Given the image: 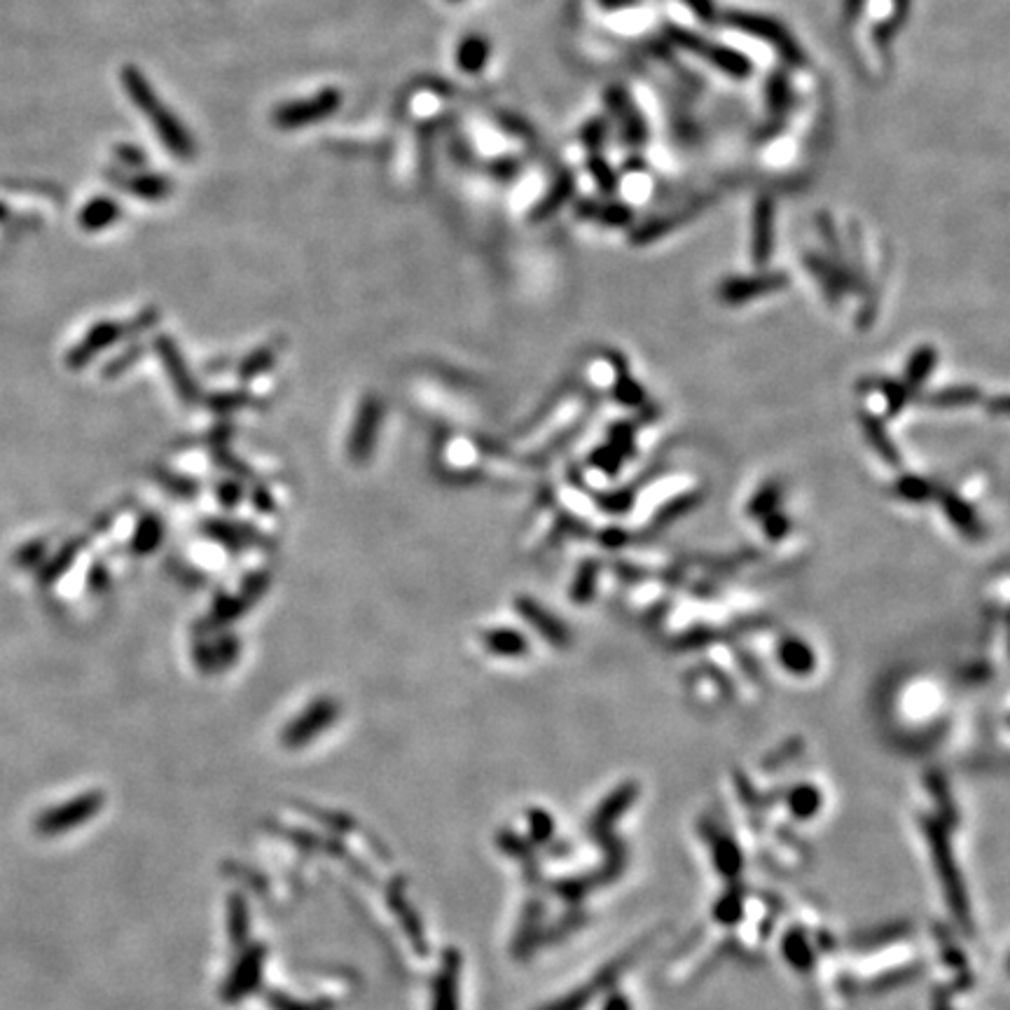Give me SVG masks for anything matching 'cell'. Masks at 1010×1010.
I'll list each match as a JSON object with an SVG mask.
<instances>
[{"mask_svg":"<svg viewBox=\"0 0 1010 1010\" xmlns=\"http://www.w3.org/2000/svg\"><path fill=\"white\" fill-rule=\"evenodd\" d=\"M122 85L131 103H134V106L143 113L145 120L155 127L157 138L164 143V148L169 150L171 155L183 159V162H188V159L197 155L195 138H192L190 131L185 129V124L174 115V110L159 99L157 89L150 85L148 78H145L136 66L122 68Z\"/></svg>","mask_w":1010,"mask_h":1010,"instance_id":"obj_1","label":"cell"},{"mask_svg":"<svg viewBox=\"0 0 1010 1010\" xmlns=\"http://www.w3.org/2000/svg\"><path fill=\"white\" fill-rule=\"evenodd\" d=\"M725 24L732 26V29L751 33L765 43H770L774 50L781 54V59L786 61L788 66L802 68L807 64V54L802 52V47L795 43V38L788 33L784 24H779L777 19L765 17V15H753V12H728L725 15Z\"/></svg>","mask_w":1010,"mask_h":1010,"instance_id":"obj_2","label":"cell"},{"mask_svg":"<svg viewBox=\"0 0 1010 1010\" xmlns=\"http://www.w3.org/2000/svg\"><path fill=\"white\" fill-rule=\"evenodd\" d=\"M344 96L340 89L328 87L316 92L309 99H295L288 103H281V106L274 108L272 122L274 127H279L283 131H293L300 127H309V124L328 120L330 115H335L337 110L342 108Z\"/></svg>","mask_w":1010,"mask_h":1010,"instance_id":"obj_3","label":"cell"},{"mask_svg":"<svg viewBox=\"0 0 1010 1010\" xmlns=\"http://www.w3.org/2000/svg\"><path fill=\"white\" fill-rule=\"evenodd\" d=\"M103 809L101 793H82L78 798L66 800L64 805L45 809L43 814L36 816V833L43 837H54L71 833V830L85 826L89 819H94Z\"/></svg>","mask_w":1010,"mask_h":1010,"instance_id":"obj_4","label":"cell"},{"mask_svg":"<svg viewBox=\"0 0 1010 1010\" xmlns=\"http://www.w3.org/2000/svg\"><path fill=\"white\" fill-rule=\"evenodd\" d=\"M788 286V274L781 272H765L753 276H735V279H725L718 288V297L725 304H744L756 300L760 295L777 293Z\"/></svg>","mask_w":1010,"mask_h":1010,"instance_id":"obj_5","label":"cell"},{"mask_svg":"<svg viewBox=\"0 0 1010 1010\" xmlns=\"http://www.w3.org/2000/svg\"><path fill=\"white\" fill-rule=\"evenodd\" d=\"M606 106L611 113L618 117L622 124V136L629 145H643L648 138V124L643 120V115L639 113V108L634 106L629 94L622 87H611L606 94Z\"/></svg>","mask_w":1010,"mask_h":1010,"instance_id":"obj_6","label":"cell"},{"mask_svg":"<svg viewBox=\"0 0 1010 1010\" xmlns=\"http://www.w3.org/2000/svg\"><path fill=\"white\" fill-rule=\"evenodd\" d=\"M753 260L756 265H767L774 253V204L770 197L758 199L753 211Z\"/></svg>","mask_w":1010,"mask_h":1010,"instance_id":"obj_7","label":"cell"},{"mask_svg":"<svg viewBox=\"0 0 1010 1010\" xmlns=\"http://www.w3.org/2000/svg\"><path fill=\"white\" fill-rule=\"evenodd\" d=\"M459 954L447 952L433 982V1010H459Z\"/></svg>","mask_w":1010,"mask_h":1010,"instance_id":"obj_8","label":"cell"},{"mask_svg":"<svg viewBox=\"0 0 1010 1010\" xmlns=\"http://www.w3.org/2000/svg\"><path fill=\"white\" fill-rule=\"evenodd\" d=\"M940 505H943V513L952 522V527H957L966 538L978 541V538L985 536V527H982V520L975 513L973 505L966 503L954 491H940Z\"/></svg>","mask_w":1010,"mask_h":1010,"instance_id":"obj_9","label":"cell"},{"mask_svg":"<svg viewBox=\"0 0 1010 1010\" xmlns=\"http://www.w3.org/2000/svg\"><path fill=\"white\" fill-rule=\"evenodd\" d=\"M517 608H520V613L527 618L531 625H534L538 632H541L545 639H548L552 646H569L571 643V632L566 629L564 622H559L555 615L545 611L543 606H538L534 599H529V597H520L517 599Z\"/></svg>","mask_w":1010,"mask_h":1010,"instance_id":"obj_10","label":"cell"},{"mask_svg":"<svg viewBox=\"0 0 1010 1010\" xmlns=\"http://www.w3.org/2000/svg\"><path fill=\"white\" fill-rule=\"evenodd\" d=\"M262 961H265V952H262L260 947H253V950L239 961V966L234 968V973L230 975V980H227V985L223 989V996L227 1001H239L241 996L251 994V989L258 985L260 980Z\"/></svg>","mask_w":1010,"mask_h":1010,"instance_id":"obj_11","label":"cell"},{"mask_svg":"<svg viewBox=\"0 0 1010 1010\" xmlns=\"http://www.w3.org/2000/svg\"><path fill=\"white\" fill-rule=\"evenodd\" d=\"M697 54H702L709 64H714L718 71L728 73L730 78L744 80V78H749L751 71H753L751 61L746 59L742 52L730 50V47H725V45H716V43H707V40H702Z\"/></svg>","mask_w":1010,"mask_h":1010,"instance_id":"obj_12","label":"cell"},{"mask_svg":"<svg viewBox=\"0 0 1010 1010\" xmlns=\"http://www.w3.org/2000/svg\"><path fill=\"white\" fill-rule=\"evenodd\" d=\"M332 716H335V709H332V704H314L307 714L297 718L295 723H290V728L286 732V744L288 746H300L304 742H309L311 737H316L318 732H321L325 725H328L332 721Z\"/></svg>","mask_w":1010,"mask_h":1010,"instance_id":"obj_13","label":"cell"},{"mask_svg":"<svg viewBox=\"0 0 1010 1010\" xmlns=\"http://www.w3.org/2000/svg\"><path fill=\"white\" fill-rule=\"evenodd\" d=\"M807 267H809V272H812L816 279H819L821 283V288H826V293L833 297V302H835V297L840 295V293H847V290H852V276H849L845 269H842L840 265H833V262H828L823 255H814V253H809L807 255Z\"/></svg>","mask_w":1010,"mask_h":1010,"instance_id":"obj_14","label":"cell"},{"mask_svg":"<svg viewBox=\"0 0 1010 1010\" xmlns=\"http://www.w3.org/2000/svg\"><path fill=\"white\" fill-rule=\"evenodd\" d=\"M777 655H779L781 667L788 669L795 676L812 674L814 667H816V657H814L812 646H809V643H805V641L795 639V636H788V639L779 643Z\"/></svg>","mask_w":1010,"mask_h":1010,"instance_id":"obj_15","label":"cell"},{"mask_svg":"<svg viewBox=\"0 0 1010 1010\" xmlns=\"http://www.w3.org/2000/svg\"><path fill=\"white\" fill-rule=\"evenodd\" d=\"M489 54H491L489 40L480 36V33H470V36L463 38L459 47H456V64H459L463 73L475 75L484 71V66L489 64Z\"/></svg>","mask_w":1010,"mask_h":1010,"instance_id":"obj_16","label":"cell"},{"mask_svg":"<svg viewBox=\"0 0 1010 1010\" xmlns=\"http://www.w3.org/2000/svg\"><path fill=\"white\" fill-rule=\"evenodd\" d=\"M861 421H863V431H866V440L870 442V445H873L875 452L880 454L882 459L889 463V466L901 468V452L896 449L894 440L889 438L887 428H884L882 421L873 417V414H863Z\"/></svg>","mask_w":1010,"mask_h":1010,"instance_id":"obj_17","label":"cell"},{"mask_svg":"<svg viewBox=\"0 0 1010 1010\" xmlns=\"http://www.w3.org/2000/svg\"><path fill=\"white\" fill-rule=\"evenodd\" d=\"M573 188H576V181H573V176L569 174V171H562V174L557 176V181L550 188L548 195H545L541 199V202L536 204V209H534V213H531V218H534V220H545V218L555 216V213L559 209H562V206L571 199Z\"/></svg>","mask_w":1010,"mask_h":1010,"instance_id":"obj_18","label":"cell"},{"mask_svg":"<svg viewBox=\"0 0 1010 1010\" xmlns=\"http://www.w3.org/2000/svg\"><path fill=\"white\" fill-rule=\"evenodd\" d=\"M120 185H122V190H127V192H131V195H136L141 199H150V202L164 199L171 192V181H166L164 176H157V174H143V171L131 174L127 178H120Z\"/></svg>","mask_w":1010,"mask_h":1010,"instance_id":"obj_19","label":"cell"},{"mask_svg":"<svg viewBox=\"0 0 1010 1010\" xmlns=\"http://www.w3.org/2000/svg\"><path fill=\"white\" fill-rule=\"evenodd\" d=\"M578 216L601 220L608 227H625L632 223L634 213L627 204H597L592 199H585L578 204Z\"/></svg>","mask_w":1010,"mask_h":1010,"instance_id":"obj_20","label":"cell"},{"mask_svg":"<svg viewBox=\"0 0 1010 1010\" xmlns=\"http://www.w3.org/2000/svg\"><path fill=\"white\" fill-rule=\"evenodd\" d=\"M936 365H938V351L929 347V344L919 347L915 354L910 356L908 368H905V386H908L910 391L919 389V386L929 379L931 370L936 368Z\"/></svg>","mask_w":1010,"mask_h":1010,"instance_id":"obj_21","label":"cell"},{"mask_svg":"<svg viewBox=\"0 0 1010 1010\" xmlns=\"http://www.w3.org/2000/svg\"><path fill=\"white\" fill-rule=\"evenodd\" d=\"M120 213H122L120 204H117L115 199L96 197L85 206V211L80 213V220L85 230H103V227L115 223V220L120 218Z\"/></svg>","mask_w":1010,"mask_h":1010,"instance_id":"obj_22","label":"cell"},{"mask_svg":"<svg viewBox=\"0 0 1010 1010\" xmlns=\"http://www.w3.org/2000/svg\"><path fill=\"white\" fill-rule=\"evenodd\" d=\"M688 216L690 213H681V216H667V218H653V220H648V223L636 227L629 239H632L634 246H646V244H650V241L660 239L667 232L676 230L679 223H683V220H686Z\"/></svg>","mask_w":1010,"mask_h":1010,"instance_id":"obj_23","label":"cell"},{"mask_svg":"<svg viewBox=\"0 0 1010 1010\" xmlns=\"http://www.w3.org/2000/svg\"><path fill=\"white\" fill-rule=\"evenodd\" d=\"M978 400H980V389L978 386H968V384L947 386V389H940L936 393H931V396H926V403L936 405V407H964V405L978 403Z\"/></svg>","mask_w":1010,"mask_h":1010,"instance_id":"obj_24","label":"cell"},{"mask_svg":"<svg viewBox=\"0 0 1010 1010\" xmlns=\"http://www.w3.org/2000/svg\"><path fill=\"white\" fill-rule=\"evenodd\" d=\"M597 580H599V564L594 562V559H585L576 573V580H573L571 587L573 601H576V604H590L594 592H597Z\"/></svg>","mask_w":1010,"mask_h":1010,"instance_id":"obj_25","label":"cell"},{"mask_svg":"<svg viewBox=\"0 0 1010 1010\" xmlns=\"http://www.w3.org/2000/svg\"><path fill=\"white\" fill-rule=\"evenodd\" d=\"M791 85L784 73H774L765 85V103L774 117H781L791 106Z\"/></svg>","mask_w":1010,"mask_h":1010,"instance_id":"obj_26","label":"cell"},{"mask_svg":"<svg viewBox=\"0 0 1010 1010\" xmlns=\"http://www.w3.org/2000/svg\"><path fill=\"white\" fill-rule=\"evenodd\" d=\"M702 501V494H697V491H690V494H683L679 498H674V501H669L664 508L660 510V513L655 515V522H653V527L655 529H664V527H669L671 522H676L679 517L683 515H688L690 510H695L697 505H700Z\"/></svg>","mask_w":1010,"mask_h":1010,"instance_id":"obj_27","label":"cell"},{"mask_svg":"<svg viewBox=\"0 0 1010 1010\" xmlns=\"http://www.w3.org/2000/svg\"><path fill=\"white\" fill-rule=\"evenodd\" d=\"M781 501V484L779 482H770V484H765L763 489L758 491L756 496L751 498V503H749V508H746V513H749L751 517H760L763 520L765 515H770L777 510V505Z\"/></svg>","mask_w":1010,"mask_h":1010,"instance_id":"obj_28","label":"cell"},{"mask_svg":"<svg viewBox=\"0 0 1010 1010\" xmlns=\"http://www.w3.org/2000/svg\"><path fill=\"white\" fill-rule=\"evenodd\" d=\"M487 643L491 650L501 655H520L527 650V641L522 639L520 634L513 632V629H496L487 636Z\"/></svg>","mask_w":1010,"mask_h":1010,"instance_id":"obj_29","label":"cell"},{"mask_svg":"<svg viewBox=\"0 0 1010 1010\" xmlns=\"http://www.w3.org/2000/svg\"><path fill=\"white\" fill-rule=\"evenodd\" d=\"M896 494L901 496L903 501L919 503V501H926V498L933 496V487L924 480V477L903 475L901 480L896 482Z\"/></svg>","mask_w":1010,"mask_h":1010,"instance_id":"obj_30","label":"cell"},{"mask_svg":"<svg viewBox=\"0 0 1010 1010\" xmlns=\"http://www.w3.org/2000/svg\"><path fill=\"white\" fill-rule=\"evenodd\" d=\"M587 169H590L592 178L606 195H611V192L618 188V174H615L613 166L608 164L604 157L597 155V152H592L590 159H587Z\"/></svg>","mask_w":1010,"mask_h":1010,"instance_id":"obj_31","label":"cell"},{"mask_svg":"<svg viewBox=\"0 0 1010 1010\" xmlns=\"http://www.w3.org/2000/svg\"><path fill=\"white\" fill-rule=\"evenodd\" d=\"M615 398H618L622 405H629V407H636V405L643 403L641 384L634 382V379L629 377L625 370H620V375H618V384H615Z\"/></svg>","mask_w":1010,"mask_h":1010,"instance_id":"obj_32","label":"cell"},{"mask_svg":"<svg viewBox=\"0 0 1010 1010\" xmlns=\"http://www.w3.org/2000/svg\"><path fill=\"white\" fill-rule=\"evenodd\" d=\"M606 131H608L606 120L594 117V120H590L583 129H580V143H583L585 148H590L592 152H597L601 148V143L606 141Z\"/></svg>","mask_w":1010,"mask_h":1010,"instance_id":"obj_33","label":"cell"},{"mask_svg":"<svg viewBox=\"0 0 1010 1010\" xmlns=\"http://www.w3.org/2000/svg\"><path fill=\"white\" fill-rule=\"evenodd\" d=\"M714 639H716L714 629L695 627V629H688V632L683 634L679 641H676V648H681V650L700 648V646H707V643H711Z\"/></svg>","mask_w":1010,"mask_h":1010,"instance_id":"obj_34","label":"cell"},{"mask_svg":"<svg viewBox=\"0 0 1010 1010\" xmlns=\"http://www.w3.org/2000/svg\"><path fill=\"white\" fill-rule=\"evenodd\" d=\"M248 929V917H246V905L239 901V896H234L232 901V919H230V933L234 943H241L246 938Z\"/></svg>","mask_w":1010,"mask_h":1010,"instance_id":"obj_35","label":"cell"},{"mask_svg":"<svg viewBox=\"0 0 1010 1010\" xmlns=\"http://www.w3.org/2000/svg\"><path fill=\"white\" fill-rule=\"evenodd\" d=\"M884 393H887V403H889V414H898L903 410V405L908 403L910 389L905 384L898 382H884L882 384Z\"/></svg>","mask_w":1010,"mask_h":1010,"instance_id":"obj_36","label":"cell"},{"mask_svg":"<svg viewBox=\"0 0 1010 1010\" xmlns=\"http://www.w3.org/2000/svg\"><path fill=\"white\" fill-rule=\"evenodd\" d=\"M592 461L597 463V466L601 470H606L608 475H615L620 470V463H622V454L615 449L613 445L611 447H604V449H599L597 454L592 456Z\"/></svg>","mask_w":1010,"mask_h":1010,"instance_id":"obj_37","label":"cell"},{"mask_svg":"<svg viewBox=\"0 0 1010 1010\" xmlns=\"http://www.w3.org/2000/svg\"><path fill=\"white\" fill-rule=\"evenodd\" d=\"M763 522H765V527H763L765 534L770 536V538H774V541L784 538L788 534V529H791V527H788V524H791V522H788V517L779 515L777 510H774V513H770V515H765Z\"/></svg>","mask_w":1010,"mask_h":1010,"instance_id":"obj_38","label":"cell"},{"mask_svg":"<svg viewBox=\"0 0 1010 1010\" xmlns=\"http://www.w3.org/2000/svg\"><path fill=\"white\" fill-rule=\"evenodd\" d=\"M599 503L608 513H625L629 510V491H613V494L601 496Z\"/></svg>","mask_w":1010,"mask_h":1010,"instance_id":"obj_39","label":"cell"},{"mask_svg":"<svg viewBox=\"0 0 1010 1010\" xmlns=\"http://www.w3.org/2000/svg\"><path fill=\"white\" fill-rule=\"evenodd\" d=\"M683 3H686L688 8L695 12L702 22H716L718 12H716L714 0H683Z\"/></svg>","mask_w":1010,"mask_h":1010,"instance_id":"obj_40","label":"cell"},{"mask_svg":"<svg viewBox=\"0 0 1010 1010\" xmlns=\"http://www.w3.org/2000/svg\"><path fill=\"white\" fill-rule=\"evenodd\" d=\"M117 155H120L124 159V166L127 169H143V164H145V155L138 148H120L117 150Z\"/></svg>","mask_w":1010,"mask_h":1010,"instance_id":"obj_41","label":"cell"},{"mask_svg":"<svg viewBox=\"0 0 1010 1010\" xmlns=\"http://www.w3.org/2000/svg\"><path fill=\"white\" fill-rule=\"evenodd\" d=\"M625 541L627 536L618 529H611L604 534V545H608V548H620V545H625Z\"/></svg>","mask_w":1010,"mask_h":1010,"instance_id":"obj_42","label":"cell"},{"mask_svg":"<svg viewBox=\"0 0 1010 1010\" xmlns=\"http://www.w3.org/2000/svg\"><path fill=\"white\" fill-rule=\"evenodd\" d=\"M606 10H622V8H632V5H639V0H599Z\"/></svg>","mask_w":1010,"mask_h":1010,"instance_id":"obj_43","label":"cell"},{"mask_svg":"<svg viewBox=\"0 0 1010 1010\" xmlns=\"http://www.w3.org/2000/svg\"><path fill=\"white\" fill-rule=\"evenodd\" d=\"M859 10H863V0H847V15L849 17H854Z\"/></svg>","mask_w":1010,"mask_h":1010,"instance_id":"obj_44","label":"cell"},{"mask_svg":"<svg viewBox=\"0 0 1010 1010\" xmlns=\"http://www.w3.org/2000/svg\"><path fill=\"white\" fill-rule=\"evenodd\" d=\"M606 1010H627V1003L622 999H613L611 1003H608Z\"/></svg>","mask_w":1010,"mask_h":1010,"instance_id":"obj_45","label":"cell"},{"mask_svg":"<svg viewBox=\"0 0 1010 1010\" xmlns=\"http://www.w3.org/2000/svg\"><path fill=\"white\" fill-rule=\"evenodd\" d=\"M452 3H459V0H452Z\"/></svg>","mask_w":1010,"mask_h":1010,"instance_id":"obj_46","label":"cell"}]
</instances>
